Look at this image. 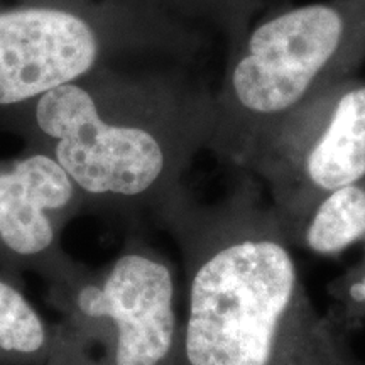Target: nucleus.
Returning <instances> with one entry per match:
<instances>
[{
  "mask_svg": "<svg viewBox=\"0 0 365 365\" xmlns=\"http://www.w3.org/2000/svg\"><path fill=\"white\" fill-rule=\"evenodd\" d=\"M186 274V318L171 365H354L309 298L284 225L242 173L218 203L185 186L154 213Z\"/></svg>",
  "mask_w": 365,
  "mask_h": 365,
  "instance_id": "obj_1",
  "label": "nucleus"
},
{
  "mask_svg": "<svg viewBox=\"0 0 365 365\" xmlns=\"http://www.w3.org/2000/svg\"><path fill=\"white\" fill-rule=\"evenodd\" d=\"M188 66L163 58L107 63L0 127L51 156L81 198L156 213L212 137L213 91Z\"/></svg>",
  "mask_w": 365,
  "mask_h": 365,
  "instance_id": "obj_2",
  "label": "nucleus"
},
{
  "mask_svg": "<svg viewBox=\"0 0 365 365\" xmlns=\"http://www.w3.org/2000/svg\"><path fill=\"white\" fill-rule=\"evenodd\" d=\"M364 58L365 0L313 2L252 22L227 48L208 149L249 173L282 129L352 78Z\"/></svg>",
  "mask_w": 365,
  "mask_h": 365,
  "instance_id": "obj_3",
  "label": "nucleus"
},
{
  "mask_svg": "<svg viewBox=\"0 0 365 365\" xmlns=\"http://www.w3.org/2000/svg\"><path fill=\"white\" fill-rule=\"evenodd\" d=\"M200 48L158 0H0V125L107 63L191 61Z\"/></svg>",
  "mask_w": 365,
  "mask_h": 365,
  "instance_id": "obj_4",
  "label": "nucleus"
},
{
  "mask_svg": "<svg viewBox=\"0 0 365 365\" xmlns=\"http://www.w3.org/2000/svg\"><path fill=\"white\" fill-rule=\"evenodd\" d=\"M245 175L269 191L294 247L325 196L365 180V81L345 80L304 108Z\"/></svg>",
  "mask_w": 365,
  "mask_h": 365,
  "instance_id": "obj_5",
  "label": "nucleus"
},
{
  "mask_svg": "<svg viewBox=\"0 0 365 365\" xmlns=\"http://www.w3.org/2000/svg\"><path fill=\"white\" fill-rule=\"evenodd\" d=\"M176 298L171 264L134 247L113 262L103 286L81 287L76 304L86 317L112 319L113 365H171L181 331Z\"/></svg>",
  "mask_w": 365,
  "mask_h": 365,
  "instance_id": "obj_6",
  "label": "nucleus"
},
{
  "mask_svg": "<svg viewBox=\"0 0 365 365\" xmlns=\"http://www.w3.org/2000/svg\"><path fill=\"white\" fill-rule=\"evenodd\" d=\"M81 195L48 154H27L0 166V244L16 255H39L56 239V223Z\"/></svg>",
  "mask_w": 365,
  "mask_h": 365,
  "instance_id": "obj_7",
  "label": "nucleus"
},
{
  "mask_svg": "<svg viewBox=\"0 0 365 365\" xmlns=\"http://www.w3.org/2000/svg\"><path fill=\"white\" fill-rule=\"evenodd\" d=\"M360 242L365 244V180L325 196L301 228L294 247L331 257Z\"/></svg>",
  "mask_w": 365,
  "mask_h": 365,
  "instance_id": "obj_8",
  "label": "nucleus"
},
{
  "mask_svg": "<svg viewBox=\"0 0 365 365\" xmlns=\"http://www.w3.org/2000/svg\"><path fill=\"white\" fill-rule=\"evenodd\" d=\"M46 328L38 312L16 287L0 279V350L31 355L43 350Z\"/></svg>",
  "mask_w": 365,
  "mask_h": 365,
  "instance_id": "obj_9",
  "label": "nucleus"
},
{
  "mask_svg": "<svg viewBox=\"0 0 365 365\" xmlns=\"http://www.w3.org/2000/svg\"><path fill=\"white\" fill-rule=\"evenodd\" d=\"M330 293L341 304L346 322L365 319V255L362 261L331 282Z\"/></svg>",
  "mask_w": 365,
  "mask_h": 365,
  "instance_id": "obj_10",
  "label": "nucleus"
},
{
  "mask_svg": "<svg viewBox=\"0 0 365 365\" xmlns=\"http://www.w3.org/2000/svg\"><path fill=\"white\" fill-rule=\"evenodd\" d=\"M354 365H364V364H362V362H360V360H357V362H355Z\"/></svg>",
  "mask_w": 365,
  "mask_h": 365,
  "instance_id": "obj_11",
  "label": "nucleus"
}]
</instances>
